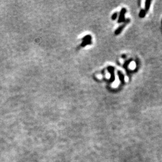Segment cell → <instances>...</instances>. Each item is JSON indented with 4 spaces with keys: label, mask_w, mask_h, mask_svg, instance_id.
Instances as JSON below:
<instances>
[{
    "label": "cell",
    "mask_w": 162,
    "mask_h": 162,
    "mask_svg": "<svg viewBox=\"0 0 162 162\" xmlns=\"http://www.w3.org/2000/svg\"><path fill=\"white\" fill-rule=\"evenodd\" d=\"M116 16H117V14H116L115 13V14H114L112 16V19H115V18H116Z\"/></svg>",
    "instance_id": "obj_1"
}]
</instances>
